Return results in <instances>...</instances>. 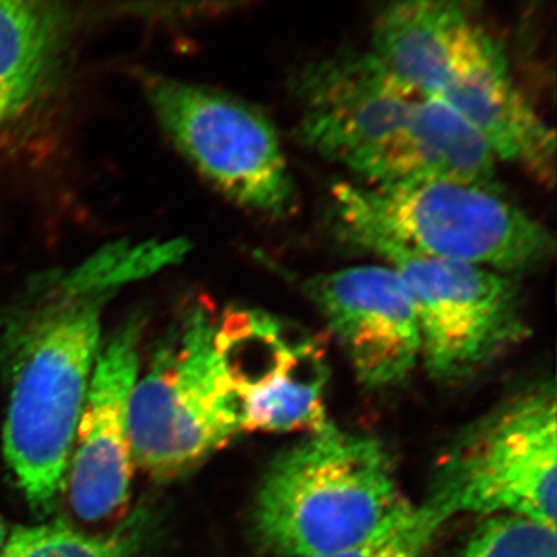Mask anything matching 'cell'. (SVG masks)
Returning a JSON list of instances; mask_svg holds the SVG:
<instances>
[{"label":"cell","instance_id":"obj_1","mask_svg":"<svg viewBox=\"0 0 557 557\" xmlns=\"http://www.w3.org/2000/svg\"><path fill=\"white\" fill-rule=\"evenodd\" d=\"M188 249L183 239L113 242L76 265L33 277L0 311V366L9 391L3 454L38 515H49L67 480L106 307Z\"/></svg>","mask_w":557,"mask_h":557},{"label":"cell","instance_id":"obj_2","mask_svg":"<svg viewBox=\"0 0 557 557\" xmlns=\"http://www.w3.org/2000/svg\"><path fill=\"white\" fill-rule=\"evenodd\" d=\"M375 438L327 423L282 453L252 505V536L278 557H318L359 547L409 516Z\"/></svg>","mask_w":557,"mask_h":557},{"label":"cell","instance_id":"obj_3","mask_svg":"<svg viewBox=\"0 0 557 557\" xmlns=\"http://www.w3.org/2000/svg\"><path fill=\"white\" fill-rule=\"evenodd\" d=\"M332 200L341 239L373 255L395 248L508 274L541 265L556 247L548 230L500 190L480 186L339 183Z\"/></svg>","mask_w":557,"mask_h":557},{"label":"cell","instance_id":"obj_4","mask_svg":"<svg viewBox=\"0 0 557 557\" xmlns=\"http://www.w3.org/2000/svg\"><path fill=\"white\" fill-rule=\"evenodd\" d=\"M135 465L152 478L185 474L242 432L236 369L220 324L189 311L132 392Z\"/></svg>","mask_w":557,"mask_h":557},{"label":"cell","instance_id":"obj_5","mask_svg":"<svg viewBox=\"0 0 557 557\" xmlns=\"http://www.w3.org/2000/svg\"><path fill=\"white\" fill-rule=\"evenodd\" d=\"M556 410L545 383L472 424L440 460L429 504L450 520L515 516L556 528Z\"/></svg>","mask_w":557,"mask_h":557},{"label":"cell","instance_id":"obj_6","mask_svg":"<svg viewBox=\"0 0 557 557\" xmlns=\"http://www.w3.org/2000/svg\"><path fill=\"white\" fill-rule=\"evenodd\" d=\"M149 104L175 148L240 207L285 218L296 201L281 138L265 113L222 91L148 76Z\"/></svg>","mask_w":557,"mask_h":557},{"label":"cell","instance_id":"obj_7","mask_svg":"<svg viewBox=\"0 0 557 557\" xmlns=\"http://www.w3.org/2000/svg\"><path fill=\"white\" fill-rule=\"evenodd\" d=\"M386 259L416 309L421 357L432 379H468L525 338L518 282L505 273L401 249Z\"/></svg>","mask_w":557,"mask_h":557},{"label":"cell","instance_id":"obj_8","mask_svg":"<svg viewBox=\"0 0 557 557\" xmlns=\"http://www.w3.org/2000/svg\"><path fill=\"white\" fill-rule=\"evenodd\" d=\"M293 89L300 141L364 182L401 137L424 97L395 78L373 53L310 62Z\"/></svg>","mask_w":557,"mask_h":557},{"label":"cell","instance_id":"obj_9","mask_svg":"<svg viewBox=\"0 0 557 557\" xmlns=\"http://www.w3.org/2000/svg\"><path fill=\"white\" fill-rule=\"evenodd\" d=\"M145 319L134 314L101 347L81 412L70 460V505L79 519L101 522L126 507L131 497L129 410L139 376Z\"/></svg>","mask_w":557,"mask_h":557},{"label":"cell","instance_id":"obj_10","mask_svg":"<svg viewBox=\"0 0 557 557\" xmlns=\"http://www.w3.org/2000/svg\"><path fill=\"white\" fill-rule=\"evenodd\" d=\"M304 288L346 350L359 383L387 388L409 379L420 362V329L397 271L350 267L310 277Z\"/></svg>","mask_w":557,"mask_h":557},{"label":"cell","instance_id":"obj_11","mask_svg":"<svg viewBox=\"0 0 557 557\" xmlns=\"http://www.w3.org/2000/svg\"><path fill=\"white\" fill-rule=\"evenodd\" d=\"M437 98L485 138L497 160L518 163L555 185V132L516 86L507 54L482 24L461 46Z\"/></svg>","mask_w":557,"mask_h":557},{"label":"cell","instance_id":"obj_12","mask_svg":"<svg viewBox=\"0 0 557 557\" xmlns=\"http://www.w3.org/2000/svg\"><path fill=\"white\" fill-rule=\"evenodd\" d=\"M249 313L262 362L259 368L251 362L248 372L233 359L242 431L314 432L324 428L330 423L324 405L329 370L322 348L281 319L258 310Z\"/></svg>","mask_w":557,"mask_h":557},{"label":"cell","instance_id":"obj_13","mask_svg":"<svg viewBox=\"0 0 557 557\" xmlns=\"http://www.w3.org/2000/svg\"><path fill=\"white\" fill-rule=\"evenodd\" d=\"M496 161L485 138L460 113L437 97H423L366 185L446 182L500 190Z\"/></svg>","mask_w":557,"mask_h":557},{"label":"cell","instance_id":"obj_14","mask_svg":"<svg viewBox=\"0 0 557 557\" xmlns=\"http://www.w3.org/2000/svg\"><path fill=\"white\" fill-rule=\"evenodd\" d=\"M73 25L65 0H0V141L53 86Z\"/></svg>","mask_w":557,"mask_h":557},{"label":"cell","instance_id":"obj_15","mask_svg":"<svg viewBox=\"0 0 557 557\" xmlns=\"http://www.w3.org/2000/svg\"><path fill=\"white\" fill-rule=\"evenodd\" d=\"M475 0H391L376 21L373 54L410 89L438 97L474 32Z\"/></svg>","mask_w":557,"mask_h":557},{"label":"cell","instance_id":"obj_16","mask_svg":"<svg viewBox=\"0 0 557 557\" xmlns=\"http://www.w3.org/2000/svg\"><path fill=\"white\" fill-rule=\"evenodd\" d=\"M137 541L129 534L87 536L62 523L14 528L0 557H135Z\"/></svg>","mask_w":557,"mask_h":557},{"label":"cell","instance_id":"obj_17","mask_svg":"<svg viewBox=\"0 0 557 557\" xmlns=\"http://www.w3.org/2000/svg\"><path fill=\"white\" fill-rule=\"evenodd\" d=\"M556 528L515 516L483 518L438 557H557Z\"/></svg>","mask_w":557,"mask_h":557},{"label":"cell","instance_id":"obj_18","mask_svg":"<svg viewBox=\"0 0 557 557\" xmlns=\"http://www.w3.org/2000/svg\"><path fill=\"white\" fill-rule=\"evenodd\" d=\"M449 518L424 500L409 516L399 520L380 536L333 555L318 557H424Z\"/></svg>","mask_w":557,"mask_h":557},{"label":"cell","instance_id":"obj_19","mask_svg":"<svg viewBox=\"0 0 557 557\" xmlns=\"http://www.w3.org/2000/svg\"><path fill=\"white\" fill-rule=\"evenodd\" d=\"M7 536H9V530H7L5 522H3L2 516H0V548L5 544Z\"/></svg>","mask_w":557,"mask_h":557}]
</instances>
